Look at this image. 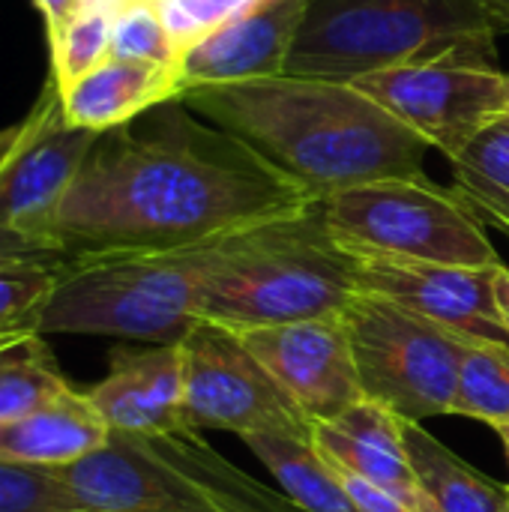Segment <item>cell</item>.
I'll return each mask as SVG.
<instances>
[{
    "label": "cell",
    "mask_w": 509,
    "mask_h": 512,
    "mask_svg": "<svg viewBox=\"0 0 509 512\" xmlns=\"http://www.w3.org/2000/svg\"><path fill=\"white\" fill-rule=\"evenodd\" d=\"M111 429L87 390H66L39 411L0 426V459L36 468H66L108 441Z\"/></svg>",
    "instance_id": "cell-18"
},
{
    "label": "cell",
    "mask_w": 509,
    "mask_h": 512,
    "mask_svg": "<svg viewBox=\"0 0 509 512\" xmlns=\"http://www.w3.org/2000/svg\"><path fill=\"white\" fill-rule=\"evenodd\" d=\"M111 21L114 12L102 6H81V12L51 36V81L57 90L72 87L111 57Z\"/></svg>",
    "instance_id": "cell-25"
},
{
    "label": "cell",
    "mask_w": 509,
    "mask_h": 512,
    "mask_svg": "<svg viewBox=\"0 0 509 512\" xmlns=\"http://www.w3.org/2000/svg\"><path fill=\"white\" fill-rule=\"evenodd\" d=\"M33 6L39 9L45 30H48V39H51L81 12L84 0H33Z\"/></svg>",
    "instance_id": "cell-30"
},
{
    "label": "cell",
    "mask_w": 509,
    "mask_h": 512,
    "mask_svg": "<svg viewBox=\"0 0 509 512\" xmlns=\"http://www.w3.org/2000/svg\"><path fill=\"white\" fill-rule=\"evenodd\" d=\"M111 57L180 66L156 0H123L111 21Z\"/></svg>",
    "instance_id": "cell-27"
},
{
    "label": "cell",
    "mask_w": 509,
    "mask_h": 512,
    "mask_svg": "<svg viewBox=\"0 0 509 512\" xmlns=\"http://www.w3.org/2000/svg\"><path fill=\"white\" fill-rule=\"evenodd\" d=\"M72 390L39 330L0 339V426L21 420Z\"/></svg>",
    "instance_id": "cell-22"
},
{
    "label": "cell",
    "mask_w": 509,
    "mask_h": 512,
    "mask_svg": "<svg viewBox=\"0 0 509 512\" xmlns=\"http://www.w3.org/2000/svg\"><path fill=\"white\" fill-rule=\"evenodd\" d=\"M495 306H498V315H501V321H504V327H507L509 333V270L507 264L498 270V276H495Z\"/></svg>",
    "instance_id": "cell-31"
},
{
    "label": "cell",
    "mask_w": 509,
    "mask_h": 512,
    "mask_svg": "<svg viewBox=\"0 0 509 512\" xmlns=\"http://www.w3.org/2000/svg\"><path fill=\"white\" fill-rule=\"evenodd\" d=\"M306 0H255L180 57L183 93L204 84L258 81L285 72ZM180 93V96H183Z\"/></svg>",
    "instance_id": "cell-14"
},
{
    "label": "cell",
    "mask_w": 509,
    "mask_h": 512,
    "mask_svg": "<svg viewBox=\"0 0 509 512\" xmlns=\"http://www.w3.org/2000/svg\"><path fill=\"white\" fill-rule=\"evenodd\" d=\"M81 512H210L144 435L111 432L90 456L57 468Z\"/></svg>",
    "instance_id": "cell-13"
},
{
    "label": "cell",
    "mask_w": 509,
    "mask_h": 512,
    "mask_svg": "<svg viewBox=\"0 0 509 512\" xmlns=\"http://www.w3.org/2000/svg\"><path fill=\"white\" fill-rule=\"evenodd\" d=\"M180 102L246 141L318 201L363 183L426 174V141L348 81L273 75L192 87Z\"/></svg>",
    "instance_id": "cell-2"
},
{
    "label": "cell",
    "mask_w": 509,
    "mask_h": 512,
    "mask_svg": "<svg viewBox=\"0 0 509 512\" xmlns=\"http://www.w3.org/2000/svg\"><path fill=\"white\" fill-rule=\"evenodd\" d=\"M111 432L174 435L183 423V348H114L108 375L87 390Z\"/></svg>",
    "instance_id": "cell-15"
},
{
    "label": "cell",
    "mask_w": 509,
    "mask_h": 512,
    "mask_svg": "<svg viewBox=\"0 0 509 512\" xmlns=\"http://www.w3.org/2000/svg\"><path fill=\"white\" fill-rule=\"evenodd\" d=\"M279 489L309 512H360L336 468L321 456L312 432L270 429L243 438Z\"/></svg>",
    "instance_id": "cell-21"
},
{
    "label": "cell",
    "mask_w": 509,
    "mask_h": 512,
    "mask_svg": "<svg viewBox=\"0 0 509 512\" xmlns=\"http://www.w3.org/2000/svg\"><path fill=\"white\" fill-rule=\"evenodd\" d=\"M12 261H66V258L33 237L0 228V264H12Z\"/></svg>",
    "instance_id": "cell-29"
},
{
    "label": "cell",
    "mask_w": 509,
    "mask_h": 512,
    "mask_svg": "<svg viewBox=\"0 0 509 512\" xmlns=\"http://www.w3.org/2000/svg\"><path fill=\"white\" fill-rule=\"evenodd\" d=\"M450 417H468L492 426H509V345L474 339L465 351Z\"/></svg>",
    "instance_id": "cell-24"
},
{
    "label": "cell",
    "mask_w": 509,
    "mask_h": 512,
    "mask_svg": "<svg viewBox=\"0 0 509 512\" xmlns=\"http://www.w3.org/2000/svg\"><path fill=\"white\" fill-rule=\"evenodd\" d=\"M240 336L261 366L294 399L309 426L330 423L366 399L339 315L252 327Z\"/></svg>",
    "instance_id": "cell-11"
},
{
    "label": "cell",
    "mask_w": 509,
    "mask_h": 512,
    "mask_svg": "<svg viewBox=\"0 0 509 512\" xmlns=\"http://www.w3.org/2000/svg\"><path fill=\"white\" fill-rule=\"evenodd\" d=\"M339 246L396 261L501 267L483 219L456 192L423 177H393L318 201Z\"/></svg>",
    "instance_id": "cell-6"
},
{
    "label": "cell",
    "mask_w": 509,
    "mask_h": 512,
    "mask_svg": "<svg viewBox=\"0 0 509 512\" xmlns=\"http://www.w3.org/2000/svg\"><path fill=\"white\" fill-rule=\"evenodd\" d=\"M498 438H501V444H504V456H507V465H509V426L498 429Z\"/></svg>",
    "instance_id": "cell-35"
},
{
    "label": "cell",
    "mask_w": 509,
    "mask_h": 512,
    "mask_svg": "<svg viewBox=\"0 0 509 512\" xmlns=\"http://www.w3.org/2000/svg\"><path fill=\"white\" fill-rule=\"evenodd\" d=\"M15 135H18V126H6V129H0V159H3V156H6V150L12 147Z\"/></svg>",
    "instance_id": "cell-33"
},
{
    "label": "cell",
    "mask_w": 509,
    "mask_h": 512,
    "mask_svg": "<svg viewBox=\"0 0 509 512\" xmlns=\"http://www.w3.org/2000/svg\"><path fill=\"white\" fill-rule=\"evenodd\" d=\"M315 201L246 141L174 99L99 132L57 207L48 243L63 258L183 249Z\"/></svg>",
    "instance_id": "cell-1"
},
{
    "label": "cell",
    "mask_w": 509,
    "mask_h": 512,
    "mask_svg": "<svg viewBox=\"0 0 509 512\" xmlns=\"http://www.w3.org/2000/svg\"><path fill=\"white\" fill-rule=\"evenodd\" d=\"M357 258L330 234L321 204L228 234L204 282L198 321L237 333L336 318L357 294Z\"/></svg>",
    "instance_id": "cell-3"
},
{
    "label": "cell",
    "mask_w": 509,
    "mask_h": 512,
    "mask_svg": "<svg viewBox=\"0 0 509 512\" xmlns=\"http://www.w3.org/2000/svg\"><path fill=\"white\" fill-rule=\"evenodd\" d=\"M486 12H489V18L501 27V33H509V0H477Z\"/></svg>",
    "instance_id": "cell-32"
},
{
    "label": "cell",
    "mask_w": 509,
    "mask_h": 512,
    "mask_svg": "<svg viewBox=\"0 0 509 512\" xmlns=\"http://www.w3.org/2000/svg\"><path fill=\"white\" fill-rule=\"evenodd\" d=\"M312 441L324 459L363 483L393 495L405 507L423 512L417 474L405 444V420L390 408L360 399L330 423L312 426Z\"/></svg>",
    "instance_id": "cell-16"
},
{
    "label": "cell",
    "mask_w": 509,
    "mask_h": 512,
    "mask_svg": "<svg viewBox=\"0 0 509 512\" xmlns=\"http://www.w3.org/2000/svg\"><path fill=\"white\" fill-rule=\"evenodd\" d=\"M339 321L366 399L405 423L450 417L459 369L474 339L366 291L354 294Z\"/></svg>",
    "instance_id": "cell-7"
},
{
    "label": "cell",
    "mask_w": 509,
    "mask_h": 512,
    "mask_svg": "<svg viewBox=\"0 0 509 512\" xmlns=\"http://www.w3.org/2000/svg\"><path fill=\"white\" fill-rule=\"evenodd\" d=\"M354 258H357L360 291L387 297L468 339L509 345L507 327L495 306V276L504 264L456 267V264L396 261L378 255H354Z\"/></svg>",
    "instance_id": "cell-12"
},
{
    "label": "cell",
    "mask_w": 509,
    "mask_h": 512,
    "mask_svg": "<svg viewBox=\"0 0 509 512\" xmlns=\"http://www.w3.org/2000/svg\"><path fill=\"white\" fill-rule=\"evenodd\" d=\"M501 512H509V498H507V504H504V510H501Z\"/></svg>",
    "instance_id": "cell-36"
},
{
    "label": "cell",
    "mask_w": 509,
    "mask_h": 512,
    "mask_svg": "<svg viewBox=\"0 0 509 512\" xmlns=\"http://www.w3.org/2000/svg\"><path fill=\"white\" fill-rule=\"evenodd\" d=\"M405 444L417 474L423 512H501L509 486L495 483L453 450H447L423 423H405Z\"/></svg>",
    "instance_id": "cell-20"
},
{
    "label": "cell",
    "mask_w": 509,
    "mask_h": 512,
    "mask_svg": "<svg viewBox=\"0 0 509 512\" xmlns=\"http://www.w3.org/2000/svg\"><path fill=\"white\" fill-rule=\"evenodd\" d=\"M501 27L477 0H306L282 75L354 81L453 54H495Z\"/></svg>",
    "instance_id": "cell-4"
},
{
    "label": "cell",
    "mask_w": 509,
    "mask_h": 512,
    "mask_svg": "<svg viewBox=\"0 0 509 512\" xmlns=\"http://www.w3.org/2000/svg\"><path fill=\"white\" fill-rule=\"evenodd\" d=\"M183 348V423L189 432H234L240 438L270 429L312 432L294 399L231 327L198 321Z\"/></svg>",
    "instance_id": "cell-9"
},
{
    "label": "cell",
    "mask_w": 509,
    "mask_h": 512,
    "mask_svg": "<svg viewBox=\"0 0 509 512\" xmlns=\"http://www.w3.org/2000/svg\"><path fill=\"white\" fill-rule=\"evenodd\" d=\"M348 84L375 99L447 159L459 156L468 141L509 114V72L498 66V54L420 60Z\"/></svg>",
    "instance_id": "cell-8"
},
{
    "label": "cell",
    "mask_w": 509,
    "mask_h": 512,
    "mask_svg": "<svg viewBox=\"0 0 509 512\" xmlns=\"http://www.w3.org/2000/svg\"><path fill=\"white\" fill-rule=\"evenodd\" d=\"M222 240L159 252L66 258L51 300L42 309L39 333H90L144 345H180L198 324L204 282Z\"/></svg>",
    "instance_id": "cell-5"
},
{
    "label": "cell",
    "mask_w": 509,
    "mask_h": 512,
    "mask_svg": "<svg viewBox=\"0 0 509 512\" xmlns=\"http://www.w3.org/2000/svg\"><path fill=\"white\" fill-rule=\"evenodd\" d=\"M0 512H81L51 468L0 459Z\"/></svg>",
    "instance_id": "cell-28"
},
{
    "label": "cell",
    "mask_w": 509,
    "mask_h": 512,
    "mask_svg": "<svg viewBox=\"0 0 509 512\" xmlns=\"http://www.w3.org/2000/svg\"><path fill=\"white\" fill-rule=\"evenodd\" d=\"M99 132L66 120L60 90L48 78L33 111L0 159V228L33 237L45 246L60 201L75 183ZM54 249V246H51Z\"/></svg>",
    "instance_id": "cell-10"
},
{
    "label": "cell",
    "mask_w": 509,
    "mask_h": 512,
    "mask_svg": "<svg viewBox=\"0 0 509 512\" xmlns=\"http://www.w3.org/2000/svg\"><path fill=\"white\" fill-rule=\"evenodd\" d=\"M153 450L195 489L210 512H309L291 495L267 489L252 474L219 456L198 432L144 435Z\"/></svg>",
    "instance_id": "cell-19"
},
{
    "label": "cell",
    "mask_w": 509,
    "mask_h": 512,
    "mask_svg": "<svg viewBox=\"0 0 509 512\" xmlns=\"http://www.w3.org/2000/svg\"><path fill=\"white\" fill-rule=\"evenodd\" d=\"M483 222H489V225L501 228V231L509 237V216H492V219H483Z\"/></svg>",
    "instance_id": "cell-34"
},
{
    "label": "cell",
    "mask_w": 509,
    "mask_h": 512,
    "mask_svg": "<svg viewBox=\"0 0 509 512\" xmlns=\"http://www.w3.org/2000/svg\"><path fill=\"white\" fill-rule=\"evenodd\" d=\"M63 261L0 264V339L39 330L42 309L51 300Z\"/></svg>",
    "instance_id": "cell-26"
},
{
    "label": "cell",
    "mask_w": 509,
    "mask_h": 512,
    "mask_svg": "<svg viewBox=\"0 0 509 512\" xmlns=\"http://www.w3.org/2000/svg\"><path fill=\"white\" fill-rule=\"evenodd\" d=\"M456 192L480 219L509 216V114L486 126L450 159Z\"/></svg>",
    "instance_id": "cell-23"
},
{
    "label": "cell",
    "mask_w": 509,
    "mask_h": 512,
    "mask_svg": "<svg viewBox=\"0 0 509 512\" xmlns=\"http://www.w3.org/2000/svg\"><path fill=\"white\" fill-rule=\"evenodd\" d=\"M180 93V66L108 57L72 87L60 90V102L72 126L108 132L165 102L180 99Z\"/></svg>",
    "instance_id": "cell-17"
}]
</instances>
